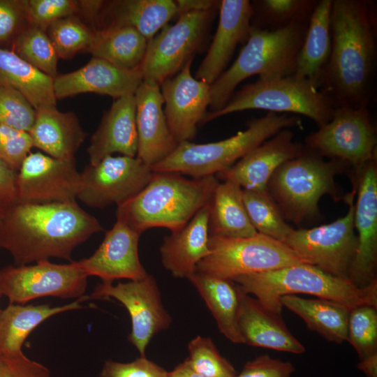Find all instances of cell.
<instances>
[{"label": "cell", "mask_w": 377, "mask_h": 377, "mask_svg": "<svg viewBox=\"0 0 377 377\" xmlns=\"http://www.w3.org/2000/svg\"><path fill=\"white\" fill-rule=\"evenodd\" d=\"M374 4L332 0V50L320 90L334 108L368 106L376 60Z\"/></svg>", "instance_id": "obj_1"}, {"label": "cell", "mask_w": 377, "mask_h": 377, "mask_svg": "<svg viewBox=\"0 0 377 377\" xmlns=\"http://www.w3.org/2000/svg\"><path fill=\"white\" fill-rule=\"evenodd\" d=\"M103 230L77 202L17 203L0 218V247L10 253L15 265L51 258L71 262L73 250Z\"/></svg>", "instance_id": "obj_2"}, {"label": "cell", "mask_w": 377, "mask_h": 377, "mask_svg": "<svg viewBox=\"0 0 377 377\" xmlns=\"http://www.w3.org/2000/svg\"><path fill=\"white\" fill-rule=\"evenodd\" d=\"M218 183L215 176L188 179L178 172H154L138 194L117 206L116 219L140 235L153 228L177 232L209 203Z\"/></svg>", "instance_id": "obj_3"}, {"label": "cell", "mask_w": 377, "mask_h": 377, "mask_svg": "<svg viewBox=\"0 0 377 377\" xmlns=\"http://www.w3.org/2000/svg\"><path fill=\"white\" fill-rule=\"evenodd\" d=\"M246 294H251L269 311L281 314L280 298L306 294L341 303L352 309L360 305L377 307V281L364 288L349 279L332 276L306 263L242 275L232 280Z\"/></svg>", "instance_id": "obj_4"}, {"label": "cell", "mask_w": 377, "mask_h": 377, "mask_svg": "<svg viewBox=\"0 0 377 377\" xmlns=\"http://www.w3.org/2000/svg\"><path fill=\"white\" fill-rule=\"evenodd\" d=\"M308 22L268 31L252 27L232 66L209 86L212 112L223 108L245 79H272L293 75Z\"/></svg>", "instance_id": "obj_5"}, {"label": "cell", "mask_w": 377, "mask_h": 377, "mask_svg": "<svg viewBox=\"0 0 377 377\" xmlns=\"http://www.w3.org/2000/svg\"><path fill=\"white\" fill-rule=\"evenodd\" d=\"M295 126L302 127L298 116L268 112L250 121L244 131L223 140L179 142L172 154L151 168L154 172H174L192 178L215 176L279 131Z\"/></svg>", "instance_id": "obj_6"}, {"label": "cell", "mask_w": 377, "mask_h": 377, "mask_svg": "<svg viewBox=\"0 0 377 377\" xmlns=\"http://www.w3.org/2000/svg\"><path fill=\"white\" fill-rule=\"evenodd\" d=\"M346 163L325 161L311 152L290 159L280 165L269 179L267 190L283 218L295 224L319 216L318 202L324 195L335 200L341 198L335 175Z\"/></svg>", "instance_id": "obj_7"}, {"label": "cell", "mask_w": 377, "mask_h": 377, "mask_svg": "<svg viewBox=\"0 0 377 377\" xmlns=\"http://www.w3.org/2000/svg\"><path fill=\"white\" fill-rule=\"evenodd\" d=\"M334 105L308 80L290 75L272 79L258 78L232 95L226 105L207 112L202 122L246 110H265L275 113H292L309 117L319 126L332 117Z\"/></svg>", "instance_id": "obj_8"}, {"label": "cell", "mask_w": 377, "mask_h": 377, "mask_svg": "<svg viewBox=\"0 0 377 377\" xmlns=\"http://www.w3.org/2000/svg\"><path fill=\"white\" fill-rule=\"evenodd\" d=\"M208 247L195 272L231 281L304 263L285 243L258 232L247 237L209 236Z\"/></svg>", "instance_id": "obj_9"}, {"label": "cell", "mask_w": 377, "mask_h": 377, "mask_svg": "<svg viewBox=\"0 0 377 377\" xmlns=\"http://www.w3.org/2000/svg\"><path fill=\"white\" fill-rule=\"evenodd\" d=\"M355 188L346 197L349 209L344 216L311 229H293L285 244L304 263L332 276L349 279L357 247L353 198Z\"/></svg>", "instance_id": "obj_10"}, {"label": "cell", "mask_w": 377, "mask_h": 377, "mask_svg": "<svg viewBox=\"0 0 377 377\" xmlns=\"http://www.w3.org/2000/svg\"><path fill=\"white\" fill-rule=\"evenodd\" d=\"M214 10L181 14L147 43L140 65L143 80L159 86L177 74L201 48Z\"/></svg>", "instance_id": "obj_11"}, {"label": "cell", "mask_w": 377, "mask_h": 377, "mask_svg": "<svg viewBox=\"0 0 377 377\" xmlns=\"http://www.w3.org/2000/svg\"><path fill=\"white\" fill-rule=\"evenodd\" d=\"M305 142L310 152L355 168L376 158L377 138L368 106L334 108L330 121Z\"/></svg>", "instance_id": "obj_12"}, {"label": "cell", "mask_w": 377, "mask_h": 377, "mask_svg": "<svg viewBox=\"0 0 377 377\" xmlns=\"http://www.w3.org/2000/svg\"><path fill=\"white\" fill-rule=\"evenodd\" d=\"M87 276L75 261L56 264L50 260L34 265H9L0 269V295L10 304H25L36 298H79L84 295Z\"/></svg>", "instance_id": "obj_13"}, {"label": "cell", "mask_w": 377, "mask_h": 377, "mask_svg": "<svg viewBox=\"0 0 377 377\" xmlns=\"http://www.w3.org/2000/svg\"><path fill=\"white\" fill-rule=\"evenodd\" d=\"M81 172L77 195L90 207L119 206L138 194L151 180L154 172L142 160L126 156H108Z\"/></svg>", "instance_id": "obj_14"}, {"label": "cell", "mask_w": 377, "mask_h": 377, "mask_svg": "<svg viewBox=\"0 0 377 377\" xmlns=\"http://www.w3.org/2000/svg\"><path fill=\"white\" fill-rule=\"evenodd\" d=\"M94 300L114 298L128 310L131 320L128 341L145 356V350L151 339L160 331L166 330L171 318L165 311L155 279L148 274L139 280L98 284L89 296Z\"/></svg>", "instance_id": "obj_15"}, {"label": "cell", "mask_w": 377, "mask_h": 377, "mask_svg": "<svg viewBox=\"0 0 377 377\" xmlns=\"http://www.w3.org/2000/svg\"><path fill=\"white\" fill-rule=\"evenodd\" d=\"M81 172L76 159H59L43 152H30L17 175L18 203L77 202Z\"/></svg>", "instance_id": "obj_16"}, {"label": "cell", "mask_w": 377, "mask_h": 377, "mask_svg": "<svg viewBox=\"0 0 377 377\" xmlns=\"http://www.w3.org/2000/svg\"><path fill=\"white\" fill-rule=\"evenodd\" d=\"M355 169L357 200L355 205L354 227L357 231V247L349 280L362 288L377 281L376 158Z\"/></svg>", "instance_id": "obj_17"}, {"label": "cell", "mask_w": 377, "mask_h": 377, "mask_svg": "<svg viewBox=\"0 0 377 377\" xmlns=\"http://www.w3.org/2000/svg\"><path fill=\"white\" fill-rule=\"evenodd\" d=\"M193 60H188L177 74L160 86L166 121L178 143L194 138L198 124L202 122L210 104V84L193 77Z\"/></svg>", "instance_id": "obj_18"}, {"label": "cell", "mask_w": 377, "mask_h": 377, "mask_svg": "<svg viewBox=\"0 0 377 377\" xmlns=\"http://www.w3.org/2000/svg\"><path fill=\"white\" fill-rule=\"evenodd\" d=\"M140 237V234L117 219L96 251L75 263L87 277L98 276L103 283L143 279L149 274L139 258Z\"/></svg>", "instance_id": "obj_19"}, {"label": "cell", "mask_w": 377, "mask_h": 377, "mask_svg": "<svg viewBox=\"0 0 377 377\" xmlns=\"http://www.w3.org/2000/svg\"><path fill=\"white\" fill-rule=\"evenodd\" d=\"M303 153L301 144L294 141L293 133L289 128L283 129L215 177L222 182H232L244 190L265 191L276 170Z\"/></svg>", "instance_id": "obj_20"}, {"label": "cell", "mask_w": 377, "mask_h": 377, "mask_svg": "<svg viewBox=\"0 0 377 377\" xmlns=\"http://www.w3.org/2000/svg\"><path fill=\"white\" fill-rule=\"evenodd\" d=\"M134 96L138 133L136 156L151 167L172 154L179 143L166 121L160 86L142 80Z\"/></svg>", "instance_id": "obj_21"}, {"label": "cell", "mask_w": 377, "mask_h": 377, "mask_svg": "<svg viewBox=\"0 0 377 377\" xmlns=\"http://www.w3.org/2000/svg\"><path fill=\"white\" fill-rule=\"evenodd\" d=\"M140 68L127 70L102 59L92 57L82 68L53 78L56 99L83 93H96L118 98L134 94L142 82Z\"/></svg>", "instance_id": "obj_22"}, {"label": "cell", "mask_w": 377, "mask_h": 377, "mask_svg": "<svg viewBox=\"0 0 377 377\" xmlns=\"http://www.w3.org/2000/svg\"><path fill=\"white\" fill-rule=\"evenodd\" d=\"M219 24L208 52L195 78L212 84L224 71L237 46L247 40L253 7L249 0H223L219 5Z\"/></svg>", "instance_id": "obj_23"}, {"label": "cell", "mask_w": 377, "mask_h": 377, "mask_svg": "<svg viewBox=\"0 0 377 377\" xmlns=\"http://www.w3.org/2000/svg\"><path fill=\"white\" fill-rule=\"evenodd\" d=\"M239 292L237 325L244 343L295 354L305 351L304 346L288 330L281 315L265 308L239 287Z\"/></svg>", "instance_id": "obj_24"}, {"label": "cell", "mask_w": 377, "mask_h": 377, "mask_svg": "<svg viewBox=\"0 0 377 377\" xmlns=\"http://www.w3.org/2000/svg\"><path fill=\"white\" fill-rule=\"evenodd\" d=\"M134 94L116 98L103 116L90 139L87 149L90 164L95 165L105 157L118 153L135 157L138 133Z\"/></svg>", "instance_id": "obj_25"}, {"label": "cell", "mask_w": 377, "mask_h": 377, "mask_svg": "<svg viewBox=\"0 0 377 377\" xmlns=\"http://www.w3.org/2000/svg\"><path fill=\"white\" fill-rule=\"evenodd\" d=\"M176 16L177 7L172 0L104 1L94 31L128 27L149 41Z\"/></svg>", "instance_id": "obj_26"}, {"label": "cell", "mask_w": 377, "mask_h": 377, "mask_svg": "<svg viewBox=\"0 0 377 377\" xmlns=\"http://www.w3.org/2000/svg\"><path fill=\"white\" fill-rule=\"evenodd\" d=\"M209 204L181 230L164 237L160 247L163 267L176 278L188 279L209 253Z\"/></svg>", "instance_id": "obj_27"}, {"label": "cell", "mask_w": 377, "mask_h": 377, "mask_svg": "<svg viewBox=\"0 0 377 377\" xmlns=\"http://www.w3.org/2000/svg\"><path fill=\"white\" fill-rule=\"evenodd\" d=\"M36 112L35 121L29 131L33 147L56 158H75L87 136L75 114L61 112L57 107Z\"/></svg>", "instance_id": "obj_28"}, {"label": "cell", "mask_w": 377, "mask_h": 377, "mask_svg": "<svg viewBox=\"0 0 377 377\" xmlns=\"http://www.w3.org/2000/svg\"><path fill=\"white\" fill-rule=\"evenodd\" d=\"M332 2L318 1L309 18L293 73L319 89L332 50Z\"/></svg>", "instance_id": "obj_29"}, {"label": "cell", "mask_w": 377, "mask_h": 377, "mask_svg": "<svg viewBox=\"0 0 377 377\" xmlns=\"http://www.w3.org/2000/svg\"><path fill=\"white\" fill-rule=\"evenodd\" d=\"M89 299V296L83 295L71 303L54 307L49 304H9L0 313V355L22 354L23 343L37 326L54 315L82 308L81 302Z\"/></svg>", "instance_id": "obj_30"}, {"label": "cell", "mask_w": 377, "mask_h": 377, "mask_svg": "<svg viewBox=\"0 0 377 377\" xmlns=\"http://www.w3.org/2000/svg\"><path fill=\"white\" fill-rule=\"evenodd\" d=\"M209 236L247 237L257 231L248 216L242 188L230 182L217 184L209 203Z\"/></svg>", "instance_id": "obj_31"}, {"label": "cell", "mask_w": 377, "mask_h": 377, "mask_svg": "<svg viewBox=\"0 0 377 377\" xmlns=\"http://www.w3.org/2000/svg\"><path fill=\"white\" fill-rule=\"evenodd\" d=\"M280 302L300 316L309 330L327 341L341 343L347 340L350 308L326 299H305L296 295H283Z\"/></svg>", "instance_id": "obj_32"}, {"label": "cell", "mask_w": 377, "mask_h": 377, "mask_svg": "<svg viewBox=\"0 0 377 377\" xmlns=\"http://www.w3.org/2000/svg\"><path fill=\"white\" fill-rule=\"evenodd\" d=\"M0 86L20 92L36 110L56 107L53 79L19 57L8 48L0 47Z\"/></svg>", "instance_id": "obj_33"}, {"label": "cell", "mask_w": 377, "mask_h": 377, "mask_svg": "<svg viewBox=\"0 0 377 377\" xmlns=\"http://www.w3.org/2000/svg\"><path fill=\"white\" fill-rule=\"evenodd\" d=\"M188 279L205 300L221 333L233 343H244L237 325L238 286L231 280L198 272Z\"/></svg>", "instance_id": "obj_34"}, {"label": "cell", "mask_w": 377, "mask_h": 377, "mask_svg": "<svg viewBox=\"0 0 377 377\" xmlns=\"http://www.w3.org/2000/svg\"><path fill=\"white\" fill-rule=\"evenodd\" d=\"M148 40L131 27L96 30L94 40L86 52L127 70L140 67Z\"/></svg>", "instance_id": "obj_35"}, {"label": "cell", "mask_w": 377, "mask_h": 377, "mask_svg": "<svg viewBox=\"0 0 377 377\" xmlns=\"http://www.w3.org/2000/svg\"><path fill=\"white\" fill-rule=\"evenodd\" d=\"M317 3V0L253 1L251 3V26L274 31L297 23L307 22Z\"/></svg>", "instance_id": "obj_36"}, {"label": "cell", "mask_w": 377, "mask_h": 377, "mask_svg": "<svg viewBox=\"0 0 377 377\" xmlns=\"http://www.w3.org/2000/svg\"><path fill=\"white\" fill-rule=\"evenodd\" d=\"M242 198L249 220L257 232L285 242L293 231L267 191L242 189Z\"/></svg>", "instance_id": "obj_37"}, {"label": "cell", "mask_w": 377, "mask_h": 377, "mask_svg": "<svg viewBox=\"0 0 377 377\" xmlns=\"http://www.w3.org/2000/svg\"><path fill=\"white\" fill-rule=\"evenodd\" d=\"M10 50L52 79L58 75L59 58L45 30L28 26L16 36Z\"/></svg>", "instance_id": "obj_38"}, {"label": "cell", "mask_w": 377, "mask_h": 377, "mask_svg": "<svg viewBox=\"0 0 377 377\" xmlns=\"http://www.w3.org/2000/svg\"><path fill=\"white\" fill-rule=\"evenodd\" d=\"M46 32L61 59H70L80 52H86L95 34V31L77 15L55 21L47 28Z\"/></svg>", "instance_id": "obj_39"}, {"label": "cell", "mask_w": 377, "mask_h": 377, "mask_svg": "<svg viewBox=\"0 0 377 377\" xmlns=\"http://www.w3.org/2000/svg\"><path fill=\"white\" fill-rule=\"evenodd\" d=\"M372 305H360L350 309L347 340L360 360L377 353V310Z\"/></svg>", "instance_id": "obj_40"}, {"label": "cell", "mask_w": 377, "mask_h": 377, "mask_svg": "<svg viewBox=\"0 0 377 377\" xmlns=\"http://www.w3.org/2000/svg\"><path fill=\"white\" fill-rule=\"evenodd\" d=\"M191 366L205 377H235L232 365L221 355L212 340L197 336L188 344Z\"/></svg>", "instance_id": "obj_41"}, {"label": "cell", "mask_w": 377, "mask_h": 377, "mask_svg": "<svg viewBox=\"0 0 377 377\" xmlns=\"http://www.w3.org/2000/svg\"><path fill=\"white\" fill-rule=\"evenodd\" d=\"M36 110L18 91L0 86V124L29 133Z\"/></svg>", "instance_id": "obj_42"}, {"label": "cell", "mask_w": 377, "mask_h": 377, "mask_svg": "<svg viewBox=\"0 0 377 377\" xmlns=\"http://www.w3.org/2000/svg\"><path fill=\"white\" fill-rule=\"evenodd\" d=\"M21 3L29 26L45 31L55 21L78 12L75 0H21Z\"/></svg>", "instance_id": "obj_43"}, {"label": "cell", "mask_w": 377, "mask_h": 377, "mask_svg": "<svg viewBox=\"0 0 377 377\" xmlns=\"http://www.w3.org/2000/svg\"><path fill=\"white\" fill-rule=\"evenodd\" d=\"M29 133L0 124V161L18 172L33 148Z\"/></svg>", "instance_id": "obj_44"}, {"label": "cell", "mask_w": 377, "mask_h": 377, "mask_svg": "<svg viewBox=\"0 0 377 377\" xmlns=\"http://www.w3.org/2000/svg\"><path fill=\"white\" fill-rule=\"evenodd\" d=\"M28 26L21 0H0V47L10 49L16 36Z\"/></svg>", "instance_id": "obj_45"}, {"label": "cell", "mask_w": 377, "mask_h": 377, "mask_svg": "<svg viewBox=\"0 0 377 377\" xmlns=\"http://www.w3.org/2000/svg\"><path fill=\"white\" fill-rule=\"evenodd\" d=\"M100 377H168V371L145 356H140L127 363L106 361Z\"/></svg>", "instance_id": "obj_46"}, {"label": "cell", "mask_w": 377, "mask_h": 377, "mask_svg": "<svg viewBox=\"0 0 377 377\" xmlns=\"http://www.w3.org/2000/svg\"><path fill=\"white\" fill-rule=\"evenodd\" d=\"M295 367L290 362L271 357L267 354L247 362L235 377H290Z\"/></svg>", "instance_id": "obj_47"}, {"label": "cell", "mask_w": 377, "mask_h": 377, "mask_svg": "<svg viewBox=\"0 0 377 377\" xmlns=\"http://www.w3.org/2000/svg\"><path fill=\"white\" fill-rule=\"evenodd\" d=\"M0 377H52L43 364L31 360L24 353L15 357L0 355Z\"/></svg>", "instance_id": "obj_48"}, {"label": "cell", "mask_w": 377, "mask_h": 377, "mask_svg": "<svg viewBox=\"0 0 377 377\" xmlns=\"http://www.w3.org/2000/svg\"><path fill=\"white\" fill-rule=\"evenodd\" d=\"M17 172L0 161V218L18 203Z\"/></svg>", "instance_id": "obj_49"}, {"label": "cell", "mask_w": 377, "mask_h": 377, "mask_svg": "<svg viewBox=\"0 0 377 377\" xmlns=\"http://www.w3.org/2000/svg\"><path fill=\"white\" fill-rule=\"evenodd\" d=\"M178 16L191 11H207L216 8L221 1L212 0H177L175 1Z\"/></svg>", "instance_id": "obj_50"}, {"label": "cell", "mask_w": 377, "mask_h": 377, "mask_svg": "<svg viewBox=\"0 0 377 377\" xmlns=\"http://www.w3.org/2000/svg\"><path fill=\"white\" fill-rule=\"evenodd\" d=\"M168 377H205L196 371L186 359L171 371H168Z\"/></svg>", "instance_id": "obj_51"}, {"label": "cell", "mask_w": 377, "mask_h": 377, "mask_svg": "<svg viewBox=\"0 0 377 377\" xmlns=\"http://www.w3.org/2000/svg\"><path fill=\"white\" fill-rule=\"evenodd\" d=\"M357 367L363 371L367 377H377V353L361 360Z\"/></svg>", "instance_id": "obj_52"}, {"label": "cell", "mask_w": 377, "mask_h": 377, "mask_svg": "<svg viewBox=\"0 0 377 377\" xmlns=\"http://www.w3.org/2000/svg\"><path fill=\"white\" fill-rule=\"evenodd\" d=\"M1 295H0V298H1ZM1 309H0V313H1Z\"/></svg>", "instance_id": "obj_53"}, {"label": "cell", "mask_w": 377, "mask_h": 377, "mask_svg": "<svg viewBox=\"0 0 377 377\" xmlns=\"http://www.w3.org/2000/svg\"><path fill=\"white\" fill-rule=\"evenodd\" d=\"M0 249H1V247H0Z\"/></svg>", "instance_id": "obj_54"}]
</instances>
